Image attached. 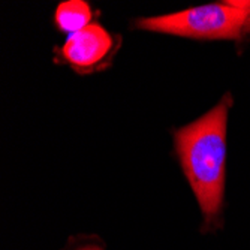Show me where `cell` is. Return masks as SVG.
<instances>
[{
	"label": "cell",
	"instance_id": "1",
	"mask_svg": "<svg viewBox=\"0 0 250 250\" xmlns=\"http://www.w3.org/2000/svg\"><path fill=\"white\" fill-rule=\"evenodd\" d=\"M232 104L231 93H226L202 117L174 130L175 153L196 196L206 228H214L223 210L226 130Z\"/></svg>",
	"mask_w": 250,
	"mask_h": 250
},
{
	"label": "cell",
	"instance_id": "2",
	"mask_svg": "<svg viewBox=\"0 0 250 250\" xmlns=\"http://www.w3.org/2000/svg\"><path fill=\"white\" fill-rule=\"evenodd\" d=\"M133 24L140 30L195 41L243 43L250 38V0H226L201 5L174 14L140 18Z\"/></svg>",
	"mask_w": 250,
	"mask_h": 250
},
{
	"label": "cell",
	"instance_id": "3",
	"mask_svg": "<svg viewBox=\"0 0 250 250\" xmlns=\"http://www.w3.org/2000/svg\"><path fill=\"white\" fill-rule=\"evenodd\" d=\"M122 47V36L111 33L99 22L67 35L66 41L54 50V60L67 64L80 75L105 71L112 64Z\"/></svg>",
	"mask_w": 250,
	"mask_h": 250
},
{
	"label": "cell",
	"instance_id": "4",
	"mask_svg": "<svg viewBox=\"0 0 250 250\" xmlns=\"http://www.w3.org/2000/svg\"><path fill=\"white\" fill-rule=\"evenodd\" d=\"M93 21V9L84 0H66L60 2L54 11V26L67 35L77 33Z\"/></svg>",
	"mask_w": 250,
	"mask_h": 250
},
{
	"label": "cell",
	"instance_id": "5",
	"mask_svg": "<svg viewBox=\"0 0 250 250\" xmlns=\"http://www.w3.org/2000/svg\"><path fill=\"white\" fill-rule=\"evenodd\" d=\"M77 250H102V247H99V246H93V244H88V246L78 247Z\"/></svg>",
	"mask_w": 250,
	"mask_h": 250
}]
</instances>
